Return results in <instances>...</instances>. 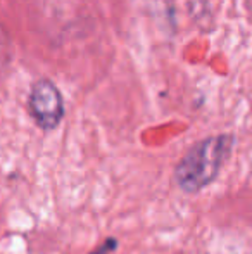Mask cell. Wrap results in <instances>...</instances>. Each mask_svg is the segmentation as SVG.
<instances>
[{
	"label": "cell",
	"mask_w": 252,
	"mask_h": 254,
	"mask_svg": "<svg viewBox=\"0 0 252 254\" xmlns=\"http://www.w3.org/2000/svg\"><path fill=\"white\" fill-rule=\"evenodd\" d=\"M232 149V135H214L197 142L176 166V185L187 194L201 192L216 180Z\"/></svg>",
	"instance_id": "6da1fadb"
},
{
	"label": "cell",
	"mask_w": 252,
	"mask_h": 254,
	"mask_svg": "<svg viewBox=\"0 0 252 254\" xmlns=\"http://www.w3.org/2000/svg\"><path fill=\"white\" fill-rule=\"evenodd\" d=\"M30 113L42 130H54L64 116L62 95L52 81L40 80L30 94Z\"/></svg>",
	"instance_id": "7a4b0ae2"
}]
</instances>
